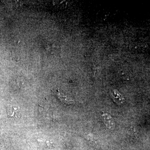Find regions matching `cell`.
<instances>
[{
  "instance_id": "obj_1",
  "label": "cell",
  "mask_w": 150,
  "mask_h": 150,
  "mask_svg": "<svg viewBox=\"0 0 150 150\" xmlns=\"http://www.w3.org/2000/svg\"><path fill=\"white\" fill-rule=\"evenodd\" d=\"M102 117L106 128L110 130H113L115 128V124L112 116L108 113L103 112Z\"/></svg>"
},
{
  "instance_id": "obj_3",
  "label": "cell",
  "mask_w": 150,
  "mask_h": 150,
  "mask_svg": "<svg viewBox=\"0 0 150 150\" xmlns=\"http://www.w3.org/2000/svg\"><path fill=\"white\" fill-rule=\"evenodd\" d=\"M56 94L58 99L63 103L67 104H71L74 102L71 98L60 92L59 90H57Z\"/></svg>"
},
{
  "instance_id": "obj_2",
  "label": "cell",
  "mask_w": 150,
  "mask_h": 150,
  "mask_svg": "<svg viewBox=\"0 0 150 150\" xmlns=\"http://www.w3.org/2000/svg\"><path fill=\"white\" fill-rule=\"evenodd\" d=\"M110 95L113 101L116 104L121 105L123 103L124 100V98L118 91L116 90H113L110 93Z\"/></svg>"
}]
</instances>
